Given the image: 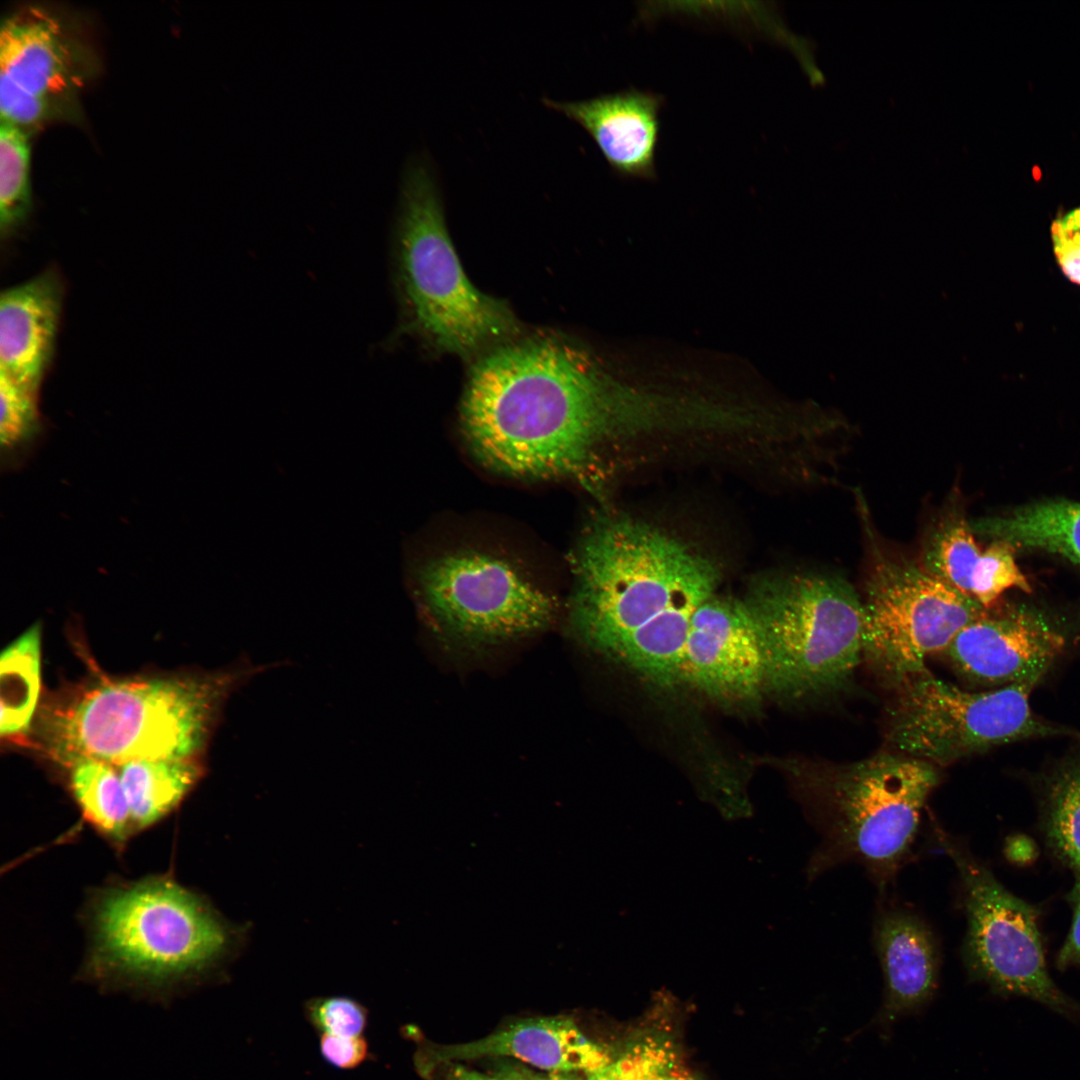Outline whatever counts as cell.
I'll return each mask as SVG.
<instances>
[{
	"label": "cell",
	"mask_w": 1080,
	"mask_h": 1080,
	"mask_svg": "<svg viewBox=\"0 0 1080 1080\" xmlns=\"http://www.w3.org/2000/svg\"><path fill=\"white\" fill-rule=\"evenodd\" d=\"M320 1053L331 1066L339 1069H353L362 1064L368 1056V1044L361 1036L346 1037L322 1034Z\"/></svg>",
	"instance_id": "4dcf8cb0"
},
{
	"label": "cell",
	"mask_w": 1080,
	"mask_h": 1080,
	"mask_svg": "<svg viewBox=\"0 0 1080 1080\" xmlns=\"http://www.w3.org/2000/svg\"><path fill=\"white\" fill-rule=\"evenodd\" d=\"M511 1056L553 1073H592L610 1063L607 1052L564 1017L526 1019L476 1041L435 1049L434 1063Z\"/></svg>",
	"instance_id": "e0dca14e"
},
{
	"label": "cell",
	"mask_w": 1080,
	"mask_h": 1080,
	"mask_svg": "<svg viewBox=\"0 0 1080 1080\" xmlns=\"http://www.w3.org/2000/svg\"><path fill=\"white\" fill-rule=\"evenodd\" d=\"M1065 637L1043 616L1016 608L992 614L965 626L946 650L969 680L982 685H1008L1043 677L1065 647Z\"/></svg>",
	"instance_id": "5bb4252c"
},
{
	"label": "cell",
	"mask_w": 1080,
	"mask_h": 1080,
	"mask_svg": "<svg viewBox=\"0 0 1080 1080\" xmlns=\"http://www.w3.org/2000/svg\"><path fill=\"white\" fill-rule=\"evenodd\" d=\"M962 881L967 914L964 960L970 975L1004 996H1023L1067 1016L1080 1004L1052 980L1039 930L1040 910L1008 891L958 841L938 831Z\"/></svg>",
	"instance_id": "8fae6325"
},
{
	"label": "cell",
	"mask_w": 1080,
	"mask_h": 1080,
	"mask_svg": "<svg viewBox=\"0 0 1080 1080\" xmlns=\"http://www.w3.org/2000/svg\"><path fill=\"white\" fill-rule=\"evenodd\" d=\"M309 1022L322 1034L360 1036L368 1020L367 1009L346 996L313 998L305 1004Z\"/></svg>",
	"instance_id": "f1b7e54d"
},
{
	"label": "cell",
	"mask_w": 1080,
	"mask_h": 1080,
	"mask_svg": "<svg viewBox=\"0 0 1080 1080\" xmlns=\"http://www.w3.org/2000/svg\"><path fill=\"white\" fill-rule=\"evenodd\" d=\"M1006 851H1007V856L1012 860L1019 853V851H1021L1022 852V860L1024 862H1026V861H1028V860H1030L1032 858L1033 845H1032V842L1029 841V839H1026L1025 837H1021V838L1014 837L1013 839H1010L1008 841L1007 846H1006Z\"/></svg>",
	"instance_id": "836d02e7"
},
{
	"label": "cell",
	"mask_w": 1080,
	"mask_h": 1080,
	"mask_svg": "<svg viewBox=\"0 0 1080 1080\" xmlns=\"http://www.w3.org/2000/svg\"><path fill=\"white\" fill-rule=\"evenodd\" d=\"M981 553L970 521L965 519L959 507L950 503L926 536L923 569L970 596L971 578Z\"/></svg>",
	"instance_id": "cb8c5ba5"
},
{
	"label": "cell",
	"mask_w": 1080,
	"mask_h": 1080,
	"mask_svg": "<svg viewBox=\"0 0 1080 1080\" xmlns=\"http://www.w3.org/2000/svg\"><path fill=\"white\" fill-rule=\"evenodd\" d=\"M68 769L70 790L84 819L113 844H124L133 830L119 773L94 759L77 761Z\"/></svg>",
	"instance_id": "7402d4cb"
},
{
	"label": "cell",
	"mask_w": 1080,
	"mask_h": 1080,
	"mask_svg": "<svg viewBox=\"0 0 1080 1080\" xmlns=\"http://www.w3.org/2000/svg\"><path fill=\"white\" fill-rule=\"evenodd\" d=\"M399 203L397 274L405 328L436 351L466 360L513 340L520 325L510 307L480 292L462 268L425 159L405 168Z\"/></svg>",
	"instance_id": "5b68a950"
},
{
	"label": "cell",
	"mask_w": 1080,
	"mask_h": 1080,
	"mask_svg": "<svg viewBox=\"0 0 1080 1080\" xmlns=\"http://www.w3.org/2000/svg\"><path fill=\"white\" fill-rule=\"evenodd\" d=\"M875 936L885 981L884 1000L876 1019L887 1029L900 1018L919 1012L933 998L939 956L930 929L906 911L884 914Z\"/></svg>",
	"instance_id": "ac0fdd59"
},
{
	"label": "cell",
	"mask_w": 1080,
	"mask_h": 1080,
	"mask_svg": "<svg viewBox=\"0 0 1080 1080\" xmlns=\"http://www.w3.org/2000/svg\"><path fill=\"white\" fill-rule=\"evenodd\" d=\"M1068 900L1073 908L1070 931L1056 956V966L1060 970L1080 967V880H1076Z\"/></svg>",
	"instance_id": "1f68e13d"
},
{
	"label": "cell",
	"mask_w": 1080,
	"mask_h": 1080,
	"mask_svg": "<svg viewBox=\"0 0 1080 1080\" xmlns=\"http://www.w3.org/2000/svg\"><path fill=\"white\" fill-rule=\"evenodd\" d=\"M29 133L0 125V230L9 234L28 218L32 207Z\"/></svg>",
	"instance_id": "484cf974"
},
{
	"label": "cell",
	"mask_w": 1080,
	"mask_h": 1080,
	"mask_svg": "<svg viewBox=\"0 0 1080 1080\" xmlns=\"http://www.w3.org/2000/svg\"><path fill=\"white\" fill-rule=\"evenodd\" d=\"M1051 236L1062 272L1080 285V207L1056 219L1051 226Z\"/></svg>",
	"instance_id": "f546056e"
},
{
	"label": "cell",
	"mask_w": 1080,
	"mask_h": 1080,
	"mask_svg": "<svg viewBox=\"0 0 1080 1080\" xmlns=\"http://www.w3.org/2000/svg\"><path fill=\"white\" fill-rule=\"evenodd\" d=\"M762 643L766 693L805 699L839 690L863 656V600L838 576L788 573L753 584L744 600Z\"/></svg>",
	"instance_id": "8992f818"
},
{
	"label": "cell",
	"mask_w": 1080,
	"mask_h": 1080,
	"mask_svg": "<svg viewBox=\"0 0 1080 1080\" xmlns=\"http://www.w3.org/2000/svg\"><path fill=\"white\" fill-rule=\"evenodd\" d=\"M1041 679L968 692L928 672L920 674L899 686L889 740L902 754L944 765L1026 738H1080L1079 732L1051 724L1031 710L1029 696Z\"/></svg>",
	"instance_id": "ba28073f"
},
{
	"label": "cell",
	"mask_w": 1080,
	"mask_h": 1080,
	"mask_svg": "<svg viewBox=\"0 0 1080 1080\" xmlns=\"http://www.w3.org/2000/svg\"><path fill=\"white\" fill-rule=\"evenodd\" d=\"M119 767L133 834L173 811L203 775L195 758L139 759Z\"/></svg>",
	"instance_id": "ffe728a7"
},
{
	"label": "cell",
	"mask_w": 1080,
	"mask_h": 1080,
	"mask_svg": "<svg viewBox=\"0 0 1080 1080\" xmlns=\"http://www.w3.org/2000/svg\"><path fill=\"white\" fill-rule=\"evenodd\" d=\"M570 622L593 651L612 658L635 631L680 599L714 595L719 571L680 540L624 516L599 519L574 559Z\"/></svg>",
	"instance_id": "277c9868"
},
{
	"label": "cell",
	"mask_w": 1080,
	"mask_h": 1080,
	"mask_svg": "<svg viewBox=\"0 0 1080 1080\" xmlns=\"http://www.w3.org/2000/svg\"><path fill=\"white\" fill-rule=\"evenodd\" d=\"M523 1080H579L577 1077L570 1073H552L546 1076H528L524 1075Z\"/></svg>",
	"instance_id": "d590c367"
},
{
	"label": "cell",
	"mask_w": 1080,
	"mask_h": 1080,
	"mask_svg": "<svg viewBox=\"0 0 1080 1080\" xmlns=\"http://www.w3.org/2000/svg\"><path fill=\"white\" fill-rule=\"evenodd\" d=\"M474 455L518 478L576 477L605 442L666 424L568 339L501 344L474 364L460 408Z\"/></svg>",
	"instance_id": "6da1fadb"
},
{
	"label": "cell",
	"mask_w": 1080,
	"mask_h": 1080,
	"mask_svg": "<svg viewBox=\"0 0 1080 1080\" xmlns=\"http://www.w3.org/2000/svg\"><path fill=\"white\" fill-rule=\"evenodd\" d=\"M416 585L428 613L469 643H497L536 632L556 610L551 596L508 563L486 555L433 560L418 571Z\"/></svg>",
	"instance_id": "7c38bea8"
},
{
	"label": "cell",
	"mask_w": 1080,
	"mask_h": 1080,
	"mask_svg": "<svg viewBox=\"0 0 1080 1080\" xmlns=\"http://www.w3.org/2000/svg\"><path fill=\"white\" fill-rule=\"evenodd\" d=\"M1042 800L1046 845L1080 880V761L1064 764L1048 778Z\"/></svg>",
	"instance_id": "603a6c76"
},
{
	"label": "cell",
	"mask_w": 1080,
	"mask_h": 1080,
	"mask_svg": "<svg viewBox=\"0 0 1080 1080\" xmlns=\"http://www.w3.org/2000/svg\"><path fill=\"white\" fill-rule=\"evenodd\" d=\"M83 976L103 989L166 1000L227 951L230 932L199 895L168 877L107 887L88 912Z\"/></svg>",
	"instance_id": "3957f363"
},
{
	"label": "cell",
	"mask_w": 1080,
	"mask_h": 1080,
	"mask_svg": "<svg viewBox=\"0 0 1080 1080\" xmlns=\"http://www.w3.org/2000/svg\"><path fill=\"white\" fill-rule=\"evenodd\" d=\"M587 1080H620L615 1061L588 1074Z\"/></svg>",
	"instance_id": "e575fe53"
},
{
	"label": "cell",
	"mask_w": 1080,
	"mask_h": 1080,
	"mask_svg": "<svg viewBox=\"0 0 1080 1080\" xmlns=\"http://www.w3.org/2000/svg\"><path fill=\"white\" fill-rule=\"evenodd\" d=\"M451 1080H523V1076L516 1073L488 1075L464 1067H457L453 1071Z\"/></svg>",
	"instance_id": "d6a6232c"
},
{
	"label": "cell",
	"mask_w": 1080,
	"mask_h": 1080,
	"mask_svg": "<svg viewBox=\"0 0 1080 1080\" xmlns=\"http://www.w3.org/2000/svg\"><path fill=\"white\" fill-rule=\"evenodd\" d=\"M38 390L0 372L1 464L3 470L21 467L39 445L43 423Z\"/></svg>",
	"instance_id": "d4e9b609"
},
{
	"label": "cell",
	"mask_w": 1080,
	"mask_h": 1080,
	"mask_svg": "<svg viewBox=\"0 0 1080 1080\" xmlns=\"http://www.w3.org/2000/svg\"><path fill=\"white\" fill-rule=\"evenodd\" d=\"M545 106L578 123L619 176H657L661 95L634 88L581 101L543 98Z\"/></svg>",
	"instance_id": "9a60e30c"
},
{
	"label": "cell",
	"mask_w": 1080,
	"mask_h": 1080,
	"mask_svg": "<svg viewBox=\"0 0 1080 1080\" xmlns=\"http://www.w3.org/2000/svg\"><path fill=\"white\" fill-rule=\"evenodd\" d=\"M1010 588L1031 592L1030 584L1015 562L1014 547L1005 541L993 540L977 562L969 595L985 609H990Z\"/></svg>",
	"instance_id": "83f0119b"
},
{
	"label": "cell",
	"mask_w": 1080,
	"mask_h": 1080,
	"mask_svg": "<svg viewBox=\"0 0 1080 1080\" xmlns=\"http://www.w3.org/2000/svg\"><path fill=\"white\" fill-rule=\"evenodd\" d=\"M938 781L933 764L888 753L815 781V822L822 842L810 873L858 861L880 883L886 882L910 850L922 809Z\"/></svg>",
	"instance_id": "52a82bcc"
},
{
	"label": "cell",
	"mask_w": 1080,
	"mask_h": 1080,
	"mask_svg": "<svg viewBox=\"0 0 1080 1080\" xmlns=\"http://www.w3.org/2000/svg\"><path fill=\"white\" fill-rule=\"evenodd\" d=\"M863 656L900 686L927 672L928 656L946 651L985 609L906 560L875 558L865 586Z\"/></svg>",
	"instance_id": "30bf717a"
},
{
	"label": "cell",
	"mask_w": 1080,
	"mask_h": 1080,
	"mask_svg": "<svg viewBox=\"0 0 1080 1080\" xmlns=\"http://www.w3.org/2000/svg\"><path fill=\"white\" fill-rule=\"evenodd\" d=\"M620 1080H699L668 1037L645 1034L614 1060Z\"/></svg>",
	"instance_id": "4316f807"
},
{
	"label": "cell",
	"mask_w": 1080,
	"mask_h": 1080,
	"mask_svg": "<svg viewBox=\"0 0 1080 1080\" xmlns=\"http://www.w3.org/2000/svg\"><path fill=\"white\" fill-rule=\"evenodd\" d=\"M266 668L243 659L197 676L102 681L44 712L39 738L66 768L84 759L195 758L229 695Z\"/></svg>",
	"instance_id": "7a4b0ae2"
},
{
	"label": "cell",
	"mask_w": 1080,
	"mask_h": 1080,
	"mask_svg": "<svg viewBox=\"0 0 1080 1080\" xmlns=\"http://www.w3.org/2000/svg\"><path fill=\"white\" fill-rule=\"evenodd\" d=\"M970 527L974 534L1055 553L1080 567V503L1064 499L1034 503L970 521Z\"/></svg>",
	"instance_id": "d6986e66"
},
{
	"label": "cell",
	"mask_w": 1080,
	"mask_h": 1080,
	"mask_svg": "<svg viewBox=\"0 0 1080 1080\" xmlns=\"http://www.w3.org/2000/svg\"><path fill=\"white\" fill-rule=\"evenodd\" d=\"M680 682L721 704L753 706L766 693L759 630L744 600L715 595L694 612Z\"/></svg>",
	"instance_id": "4fadbf2b"
},
{
	"label": "cell",
	"mask_w": 1080,
	"mask_h": 1080,
	"mask_svg": "<svg viewBox=\"0 0 1080 1080\" xmlns=\"http://www.w3.org/2000/svg\"><path fill=\"white\" fill-rule=\"evenodd\" d=\"M99 65L72 16L42 4L13 10L0 27L1 121L30 134L51 122L81 120L80 96Z\"/></svg>",
	"instance_id": "9c48e42d"
},
{
	"label": "cell",
	"mask_w": 1080,
	"mask_h": 1080,
	"mask_svg": "<svg viewBox=\"0 0 1080 1080\" xmlns=\"http://www.w3.org/2000/svg\"><path fill=\"white\" fill-rule=\"evenodd\" d=\"M62 296L53 270L2 292L0 372L39 391L54 352Z\"/></svg>",
	"instance_id": "2e32d148"
},
{
	"label": "cell",
	"mask_w": 1080,
	"mask_h": 1080,
	"mask_svg": "<svg viewBox=\"0 0 1080 1080\" xmlns=\"http://www.w3.org/2000/svg\"><path fill=\"white\" fill-rule=\"evenodd\" d=\"M41 687V625L30 626L0 657V735L23 738L31 728Z\"/></svg>",
	"instance_id": "44dd1931"
}]
</instances>
